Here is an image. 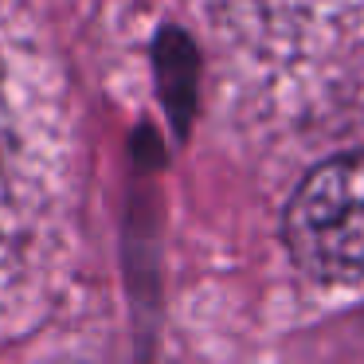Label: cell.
Masks as SVG:
<instances>
[{"label":"cell","instance_id":"obj_1","mask_svg":"<svg viewBox=\"0 0 364 364\" xmlns=\"http://www.w3.org/2000/svg\"><path fill=\"white\" fill-rule=\"evenodd\" d=\"M282 235L314 278H364V153H341L298 184Z\"/></svg>","mask_w":364,"mask_h":364}]
</instances>
